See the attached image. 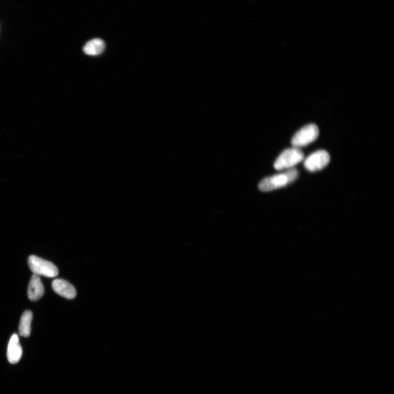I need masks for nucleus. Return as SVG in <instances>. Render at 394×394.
<instances>
[{
  "label": "nucleus",
  "mask_w": 394,
  "mask_h": 394,
  "mask_svg": "<svg viewBox=\"0 0 394 394\" xmlns=\"http://www.w3.org/2000/svg\"><path fill=\"white\" fill-rule=\"evenodd\" d=\"M298 174V171L296 169H292L282 174L265 178L259 183L260 190L269 192L284 187L295 181Z\"/></svg>",
  "instance_id": "f257e3e1"
},
{
  "label": "nucleus",
  "mask_w": 394,
  "mask_h": 394,
  "mask_svg": "<svg viewBox=\"0 0 394 394\" xmlns=\"http://www.w3.org/2000/svg\"><path fill=\"white\" fill-rule=\"evenodd\" d=\"M304 158L303 152L300 149L293 147L282 152L276 161L274 167L278 170L288 169L300 163Z\"/></svg>",
  "instance_id": "f03ea898"
},
{
  "label": "nucleus",
  "mask_w": 394,
  "mask_h": 394,
  "mask_svg": "<svg viewBox=\"0 0 394 394\" xmlns=\"http://www.w3.org/2000/svg\"><path fill=\"white\" fill-rule=\"evenodd\" d=\"M28 264L31 271L37 276L54 278L58 275V270L54 264L38 256H30Z\"/></svg>",
  "instance_id": "7ed1b4c3"
},
{
  "label": "nucleus",
  "mask_w": 394,
  "mask_h": 394,
  "mask_svg": "<svg viewBox=\"0 0 394 394\" xmlns=\"http://www.w3.org/2000/svg\"><path fill=\"white\" fill-rule=\"evenodd\" d=\"M319 135V129L317 125L310 124L304 126L293 136L291 144L294 148H299L305 146L316 140Z\"/></svg>",
  "instance_id": "20e7f679"
},
{
  "label": "nucleus",
  "mask_w": 394,
  "mask_h": 394,
  "mask_svg": "<svg viewBox=\"0 0 394 394\" xmlns=\"http://www.w3.org/2000/svg\"><path fill=\"white\" fill-rule=\"evenodd\" d=\"M330 161L327 151L319 150L308 156L304 163V167L309 171H317L327 167Z\"/></svg>",
  "instance_id": "39448f33"
},
{
  "label": "nucleus",
  "mask_w": 394,
  "mask_h": 394,
  "mask_svg": "<svg viewBox=\"0 0 394 394\" xmlns=\"http://www.w3.org/2000/svg\"><path fill=\"white\" fill-rule=\"evenodd\" d=\"M52 286L54 290L62 297L71 299L76 296L75 288L66 281L56 280L53 281Z\"/></svg>",
  "instance_id": "423d86ee"
},
{
  "label": "nucleus",
  "mask_w": 394,
  "mask_h": 394,
  "mask_svg": "<svg viewBox=\"0 0 394 394\" xmlns=\"http://www.w3.org/2000/svg\"><path fill=\"white\" fill-rule=\"evenodd\" d=\"M22 355V348L21 346L18 336L12 335L9 341L7 349V359L10 364L17 363Z\"/></svg>",
  "instance_id": "0eeeda50"
},
{
  "label": "nucleus",
  "mask_w": 394,
  "mask_h": 394,
  "mask_svg": "<svg viewBox=\"0 0 394 394\" xmlns=\"http://www.w3.org/2000/svg\"><path fill=\"white\" fill-rule=\"evenodd\" d=\"M44 287L39 276L34 275L31 277L28 290V296L30 300H39L44 294Z\"/></svg>",
  "instance_id": "6e6552de"
},
{
  "label": "nucleus",
  "mask_w": 394,
  "mask_h": 394,
  "mask_svg": "<svg viewBox=\"0 0 394 394\" xmlns=\"http://www.w3.org/2000/svg\"><path fill=\"white\" fill-rule=\"evenodd\" d=\"M105 48L104 42L99 39L88 42L84 47L83 51L88 56H96L102 54Z\"/></svg>",
  "instance_id": "1a4fd4ad"
},
{
  "label": "nucleus",
  "mask_w": 394,
  "mask_h": 394,
  "mask_svg": "<svg viewBox=\"0 0 394 394\" xmlns=\"http://www.w3.org/2000/svg\"><path fill=\"white\" fill-rule=\"evenodd\" d=\"M33 320V313L26 311L21 317L19 326V332L21 336L28 338L31 334V324Z\"/></svg>",
  "instance_id": "9d476101"
}]
</instances>
